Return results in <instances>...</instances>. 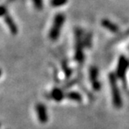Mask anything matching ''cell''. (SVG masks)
Masks as SVG:
<instances>
[{"label": "cell", "mask_w": 129, "mask_h": 129, "mask_svg": "<svg viewBox=\"0 0 129 129\" xmlns=\"http://www.w3.org/2000/svg\"><path fill=\"white\" fill-rule=\"evenodd\" d=\"M109 82H110V89H111V95H112V100H113L114 106L116 108H121L122 107L123 102L117 83V76H115L114 73H110Z\"/></svg>", "instance_id": "cell-1"}, {"label": "cell", "mask_w": 129, "mask_h": 129, "mask_svg": "<svg viewBox=\"0 0 129 129\" xmlns=\"http://www.w3.org/2000/svg\"><path fill=\"white\" fill-rule=\"evenodd\" d=\"M101 25H102V26L104 27L105 29L108 30L111 33L116 34L119 31V27L115 23H114L113 22H111L107 19H104L101 20Z\"/></svg>", "instance_id": "cell-7"}, {"label": "cell", "mask_w": 129, "mask_h": 129, "mask_svg": "<svg viewBox=\"0 0 129 129\" xmlns=\"http://www.w3.org/2000/svg\"><path fill=\"white\" fill-rule=\"evenodd\" d=\"M51 96L52 98L54 100H56V101H61L62 99H63V92L61 91V89H54L51 92Z\"/></svg>", "instance_id": "cell-8"}, {"label": "cell", "mask_w": 129, "mask_h": 129, "mask_svg": "<svg viewBox=\"0 0 129 129\" xmlns=\"http://www.w3.org/2000/svg\"><path fill=\"white\" fill-rule=\"evenodd\" d=\"M98 77V70L96 67H91L89 70V78L93 88L95 90H99L100 89V83L97 80Z\"/></svg>", "instance_id": "cell-5"}, {"label": "cell", "mask_w": 129, "mask_h": 129, "mask_svg": "<svg viewBox=\"0 0 129 129\" xmlns=\"http://www.w3.org/2000/svg\"><path fill=\"white\" fill-rule=\"evenodd\" d=\"M128 66H129V61H127V59L124 56L120 57L119 60H118L116 74L119 79H121L122 80L124 84L125 82V73H126V71H127Z\"/></svg>", "instance_id": "cell-3"}, {"label": "cell", "mask_w": 129, "mask_h": 129, "mask_svg": "<svg viewBox=\"0 0 129 129\" xmlns=\"http://www.w3.org/2000/svg\"><path fill=\"white\" fill-rule=\"evenodd\" d=\"M36 111H37V114H38V120L40 121V122L41 123H46L48 120V113H47V109H46V107L42 104H38L36 105Z\"/></svg>", "instance_id": "cell-4"}, {"label": "cell", "mask_w": 129, "mask_h": 129, "mask_svg": "<svg viewBox=\"0 0 129 129\" xmlns=\"http://www.w3.org/2000/svg\"><path fill=\"white\" fill-rule=\"evenodd\" d=\"M68 99L71 100H74V101H76V102H80L82 100V96L78 93V92H76V91H72V92H69V93L66 94V96Z\"/></svg>", "instance_id": "cell-9"}, {"label": "cell", "mask_w": 129, "mask_h": 129, "mask_svg": "<svg viewBox=\"0 0 129 129\" xmlns=\"http://www.w3.org/2000/svg\"><path fill=\"white\" fill-rule=\"evenodd\" d=\"M64 20H66V16L62 13H58L54 16L53 24L48 34L49 38L51 41H56L59 38L61 29L63 26Z\"/></svg>", "instance_id": "cell-2"}, {"label": "cell", "mask_w": 129, "mask_h": 129, "mask_svg": "<svg viewBox=\"0 0 129 129\" xmlns=\"http://www.w3.org/2000/svg\"><path fill=\"white\" fill-rule=\"evenodd\" d=\"M36 9L41 10L43 9V0H32Z\"/></svg>", "instance_id": "cell-11"}, {"label": "cell", "mask_w": 129, "mask_h": 129, "mask_svg": "<svg viewBox=\"0 0 129 129\" xmlns=\"http://www.w3.org/2000/svg\"><path fill=\"white\" fill-rule=\"evenodd\" d=\"M69 0H51L50 4L52 7H61L66 5Z\"/></svg>", "instance_id": "cell-10"}, {"label": "cell", "mask_w": 129, "mask_h": 129, "mask_svg": "<svg viewBox=\"0 0 129 129\" xmlns=\"http://www.w3.org/2000/svg\"><path fill=\"white\" fill-rule=\"evenodd\" d=\"M3 17H4L5 22L7 24L9 29H10V30L11 32V34H13V35H16L18 33V29H17V26H16L14 20H13V18L8 13H6Z\"/></svg>", "instance_id": "cell-6"}]
</instances>
